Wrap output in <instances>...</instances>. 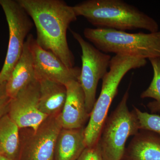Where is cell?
<instances>
[{"mask_svg": "<svg viewBox=\"0 0 160 160\" xmlns=\"http://www.w3.org/2000/svg\"><path fill=\"white\" fill-rule=\"evenodd\" d=\"M17 1L35 26L38 45L54 53L67 67H74V56L67 39L68 28L78 17L72 6L62 0Z\"/></svg>", "mask_w": 160, "mask_h": 160, "instance_id": "6da1fadb", "label": "cell"}, {"mask_svg": "<svg viewBox=\"0 0 160 160\" xmlns=\"http://www.w3.org/2000/svg\"><path fill=\"white\" fill-rule=\"evenodd\" d=\"M72 8L77 16L85 18L96 28L159 31L158 24L153 18L122 0H87Z\"/></svg>", "mask_w": 160, "mask_h": 160, "instance_id": "7a4b0ae2", "label": "cell"}, {"mask_svg": "<svg viewBox=\"0 0 160 160\" xmlns=\"http://www.w3.org/2000/svg\"><path fill=\"white\" fill-rule=\"evenodd\" d=\"M147 60L142 58L115 55L112 58L109 70L102 79V89L90 113L88 125L84 129L86 147L98 142L107 114L112 101L118 93L120 82L132 69L144 67Z\"/></svg>", "mask_w": 160, "mask_h": 160, "instance_id": "3957f363", "label": "cell"}, {"mask_svg": "<svg viewBox=\"0 0 160 160\" xmlns=\"http://www.w3.org/2000/svg\"><path fill=\"white\" fill-rule=\"evenodd\" d=\"M84 36L100 51L147 59L160 58V30L129 33L115 29L85 28Z\"/></svg>", "mask_w": 160, "mask_h": 160, "instance_id": "277c9868", "label": "cell"}, {"mask_svg": "<svg viewBox=\"0 0 160 160\" xmlns=\"http://www.w3.org/2000/svg\"><path fill=\"white\" fill-rule=\"evenodd\" d=\"M129 89H127L114 111L107 118L98 142L104 160H122L128 138L138 133V120L134 110L127 106Z\"/></svg>", "mask_w": 160, "mask_h": 160, "instance_id": "5b68a950", "label": "cell"}, {"mask_svg": "<svg viewBox=\"0 0 160 160\" xmlns=\"http://www.w3.org/2000/svg\"><path fill=\"white\" fill-rule=\"evenodd\" d=\"M8 23L9 41L6 59L0 71V84L9 79L22 53L26 38L33 26L26 10L17 1L0 0Z\"/></svg>", "mask_w": 160, "mask_h": 160, "instance_id": "8992f818", "label": "cell"}, {"mask_svg": "<svg viewBox=\"0 0 160 160\" xmlns=\"http://www.w3.org/2000/svg\"><path fill=\"white\" fill-rule=\"evenodd\" d=\"M59 115L48 117L35 130L20 129L19 149L15 160H54L56 142L62 128Z\"/></svg>", "mask_w": 160, "mask_h": 160, "instance_id": "52a82bcc", "label": "cell"}, {"mask_svg": "<svg viewBox=\"0 0 160 160\" xmlns=\"http://www.w3.org/2000/svg\"><path fill=\"white\" fill-rule=\"evenodd\" d=\"M70 32L82 49V67L78 82L85 94L86 110L90 115L97 100L98 83L108 71L112 57L86 41L79 33Z\"/></svg>", "mask_w": 160, "mask_h": 160, "instance_id": "ba28073f", "label": "cell"}, {"mask_svg": "<svg viewBox=\"0 0 160 160\" xmlns=\"http://www.w3.org/2000/svg\"><path fill=\"white\" fill-rule=\"evenodd\" d=\"M39 97V83L37 79L11 98L8 114L20 129L35 130L48 117L40 111Z\"/></svg>", "mask_w": 160, "mask_h": 160, "instance_id": "9c48e42d", "label": "cell"}, {"mask_svg": "<svg viewBox=\"0 0 160 160\" xmlns=\"http://www.w3.org/2000/svg\"><path fill=\"white\" fill-rule=\"evenodd\" d=\"M30 46L37 78H46L65 86L71 81H78L79 67L66 66L54 53L40 47L32 34Z\"/></svg>", "mask_w": 160, "mask_h": 160, "instance_id": "30bf717a", "label": "cell"}, {"mask_svg": "<svg viewBox=\"0 0 160 160\" xmlns=\"http://www.w3.org/2000/svg\"><path fill=\"white\" fill-rule=\"evenodd\" d=\"M65 86L67 90L66 102L59 115L62 128H84L90 114L86 110L85 94L82 86L78 81H71Z\"/></svg>", "mask_w": 160, "mask_h": 160, "instance_id": "8fae6325", "label": "cell"}, {"mask_svg": "<svg viewBox=\"0 0 160 160\" xmlns=\"http://www.w3.org/2000/svg\"><path fill=\"white\" fill-rule=\"evenodd\" d=\"M31 35L26 38L22 53L6 82V94L11 98L37 79L30 46Z\"/></svg>", "mask_w": 160, "mask_h": 160, "instance_id": "7c38bea8", "label": "cell"}, {"mask_svg": "<svg viewBox=\"0 0 160 160\" xmlns=\"http://www.w3.org/2000/svg\"><path fill=\"white\" fill-rule=\"evenodd\" d=\"M37 79L39 83L40 111L47 117L59 115L66 102V86L46 78L38 77Z\"/></svg>", "mask_w": 160, "mask_h": 160, "instance_id": "4fadbf2b", "label": "cell"}, {"mask_svg": "<svg viewBox=\"0 0 160 160\" xmlns=\"http://www.w3.org/2000/svg\"><path fill=\"white\" fill-rule=\"evenodd\" d=\"M126 160H160V135L144 130L134 136L126 149Z\"/></svg>", "mask_w": 160, "mask_h": 160, "instance_id": "5bb4252c", "label": "cell"}, {"mask_svg": "<svg viewBox=\"0 0 160 160\" xmlns=\"http://www.w3.org/2000/svg\"><path fill=\"white\" fill-rule=\"evenodd\" d=\"M84 129L62 128L56 142L54 160H78L86 147Z\"/></svg>", "mask_w": 160, "mask_h": 160, "instance_id": "9a60e30c", "label": "cell"}, {"mask_svg": "<svg viewBox=\"0 0 160 160\" xmlns=\"http://www.w3.org/2000/svg\"><path fill=\"white\" fill-rule=\"evenodd\" d=\"M20 130L18 125L6 114L0 119V155L15 160L20 146Z\"/></svg>", "mask_w": 160, "mask_h": 160, "instance_id": "2e32d148", "label": "cell"}, {"mask_svg": "<svg viewBox=\"0 0 160 160\" xmlns=\"http://www.w3.org/2000/svg\"><path fill=\"white\" fill-rule=\"evenodd\" d=\"M152 69L153 78L149 87L141 94L142 98H152L155 100L148 103L147 107L151 112H160V58L149 59Z\"/></svg>", "mask_w": 160, "mask_h": 160, "instance_id": "e0dca14e", "label": "cell"}, {"mask_svg": "<svg viewBox=\"0 0 160 160\" xmlns=\"http://www.w3.org/2000/svg\"><path fill=\"white\" fill-rule=\"evenodd\" d=\"M134 110L138 120L139 129L155 132L160 135V116L143 112L136 107Z\"/></svg>", "mask_w": 160, "mask_h": 160, "instance_id": "ac0fdd59", "label": "cell"}, {"mask_svg": "<svg viewBox=\"0 0 160 160\" xmlns=\"http://www.w3.org/2000/svg\"><path fill=\"white\" fill-rule=\"evenodd\" d=\"M77 160H104L99 143L91 147H86Z\"/></svg>", "mask_w": 160, "mask_h": 160, "instance_id": "d6986e66", "label": "cell"}, {"mask_svg": "<svg viewBox=\"0 0 160 160\" xmlns=\"http://www.w3.org/2000/svg\"><path fill=\"white\" fill-rule=\"evenodd\" d=\"M11 98L6 96L0 100V119L9 112Z\"/></svg>", "mask_w": 160, "mask_h": 160, "instance_id": "ffe728a7", "label": "cell"}, {"mask_svg": "<svg viewBox=\"0 0 160 160\" xmlns=\"http://www.w3.org/2000/svg\"><path fill=\"white\" fill-rule=\"evenodd\" d=\"M7 96L6 94V82L0 84V100Z\"/></svg>", "mask_w": 160, "mask_h": 160, "instance_id": "44dd1931", "label": "cell"}, {"mask_svg": "<svg viewBox=\"0 0 160 160\" xmlns=\"http://www.w3.org/2000/svg\"><path fill=\"white\" fill-rule=\"evenodd\" d=\"M0 160H9L7 159V158L3 156L0 155Z\"/></svg>", "mask_w": 160, "mask_h": 160, "instance_id": "7402d4cb", "label": "cell"}, {"mask_svg": "<svg viewBox=\"0 0 160 160\" xmlns=\"http://www.w3.org/2000/svg\"><path fill=\"white\" fill-rule=\"evenodd\" d=\"M122 160H125V159H123Z\"/></svg>", "mask_w": 160, "mask_h": 160, "instance_id": "603a6c76", "label": "cell"}]
</instances>
